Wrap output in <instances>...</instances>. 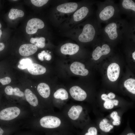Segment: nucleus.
Returning <instances> with one entry per match:
<instances>
[{"label":"nucleus","instance_id":"obj_1","mask_svg":"<svg viewBox=\"0 0 135 135\" xmlns=\"http://www.w3.org/2000/svg\"><path fill=\"white\" fill-rule=\"evenodd\" d=\"M40 123L42 127L50 130L51 132L57 131L67 132L63 129L62 120L58 116L49 115L44 116L40 119Z\"/></svg>","mask_w":135,"mask_h":135},{"label":"nucleus","instance_id":"obj_2","mask_svg":"<svg viewBox=\"0 0 135 135\" xmlns=\"http://www.w3.org/2000/svg\"><path fill=\"white\" fill-rule=\"evenodd\" d=\"M95 33L94 26L90 24H86L84 26L82 33L79 36L78 40L82 42H90L94 39Z\"/></svg>","mask_w":135,"mask_h":135},{"label":"nucleus","instance_id":"obj_3","mask_svg":"<svg viewBox=\"0 0 135 135\" xmlns=\"http://www.w3.org/2000/svg\"><path fill=\"white\" fill-rule=\"evenodd\" d=\"M20 111L18 108L14 106L4 108L0 112V119L4 120H9L17 117Z\"/></svg>","mask_w":135,"mask_h":135},{"label":"nucleus","instance_id":"obj_4","mask_svg":"<svg viewBox=\"0 0 135 135\" xmlns=\"http://www.w3.org/2000/svg\"><path fill=\"white\" fill-rule=\"evenodd\" d=\"M44 23L40 19L38 18H32L28 22L26 27V33L29 34L36 33L39 29L44 28Z\"/></svg>","mask_w":135,"mask_h":135},{"label":"nucleus","instance_id":"obj_5","mask_svg":"<svg viewBox=\"0 0 135 135\" xmlns=\"http://www.w3.org/2000/svg\"><path fill=\"white\" fill-rule=\"evenodd\" d=\"M53 97L56 100L54 104L56 106H60L63 105L64 104V102L68 99V94L65 89L61 88L54 92Z\"/></svg>","mask_w":135,"mask_h":135},{"label":"nucleus","instance_id":"obj_6","mask_svg":"<svg viewBox=\"0 0 135 135\" xmlns=\"http://www.w3.org/2000/svg\"><path fill=\"white\" fill-rule=\"evenodd\" d=\"M69 92L72 98L78 101H83L87 97V94L85 91L78 86L72 87L69 90Z\"/></svg>","mask_w":135,"mask_h":135},{"label":"nucleus","instance_id":"obj_7","mask_svg":"<svg viewBox=\"0 0 135 135\" xmlns=\"http://www.w3.org/2000/svg\"><path fill=\"white\" fill-rule=\"evenodd\" d=\"M82 110L81 106L74 105L68 108L66 115L68 118L74 123L78 119Z\"/></svg>","mask_w":135,"mask_h":135},{"label":"nucleus","instance_id":"obj_8","mask_svg":"<svg viewBox=\"0 0 135 135\" xmlns=\"http://www.w3.org/2000/svg\"><path fill=\"white\" fill-rule=\"evenodd\" d=\"M70 68L71 72L76 75L85 76L88 74V70L85 68V65L80 62H73L70 65Z\"/></svg>","mask_w":135,"mask_h":135},{"label":"nucleus","instance_id":"obj_9","mask_svg":"<svg viewBox=\"0 0 135 135\" xmlns=\"http://www.w3.org/2000/svg\"><path fill=\"white\" fill-rule=\"evenodd\" d=\"M120 68L117 63L111 64L107 69V76L109 79L111 81L114 82L118 78L120 74Z\"/></svg>","mask_w":135,"mask_h":135},{"label":"nucleus","instance_id":"obj_10","mask_svg":"<svg viewBox=\"0 0 135 135\" xmlns=\"http://www.w3.org/2000/svg\"><path fill=\"white\" fill-rule=\"evenodd\" d=\"M37 50V47L34 45L32 44H25L20 46L19 52L21 56H27L34 54Z\"/></svg>","mask_w":135,"mask_h":135},{"label":"nucleus","instance_id":"obj_11","mask_svg":"<svg viewBox=\"0 0 135 135\" xmlns=\"http://www.w3.org/2000/svg\"><path fill=\"white\" fill-rule=\"evenodd\" d=\"M79 49V47L78 45L68 43L65 44L61 46L60 51L64 54L72 55L77 53Z\"/></svg>","mask_w":135,"mask_h":135},{"label":"nucleus","instance_id":"obj_12","mask_svg":"<svg viewBox=\"0 0 135 135\" xmlns=\"http://www.w3.org/2000/svg\"><path fill=\"white\" fill-rule=\"evenodd\" d=\"M110 51V48L108 45L105 44L103 45L101 48L100 46L97 47L93 51L92 54L93 59L97 60L99 59L103 55L108 54Z\"/></svg>","mask_w":135,"mask_h":135},{"label":"nucleus","instance_id":"obj_13","mask_svg":"<svg viewBox=\"0 0 135 135\" xmlns=\"http://www.w3.org/2000/svg\"><path fill=\"white\" fill-rule=\"evenodd\" d=\"M78 6V5L76 3L70 2L59 5L57 7V10L62 12L70 13L76 10Z\"/></svg>","mask_w":135,"mask_h":135},{"label":"nucleus","instance_id":"obj_14","mask_svg":"<svg viewBox=\"0 0 135 135\" xmlns=\"http://www.w3.org/2000/svg\"><path fill=\"white\" fill-rule=\"evenodd\" d=\"M30 73L34 75H41L46 72V68L43 66L36 63H32L28 68Z\"/></svg>","mask_w":135,"mask_h":135},{"label":"nucleus","instance_id":"obj_15","mask_svg":"<svg viewBox=\"0 0 135 135\" xmlns=\"http://www.w3.org/2000/svg\"><path fill=\"white\" fill-rule=\"evenodd\" d=\"M104 30L110 39L114 40L117 38L118 34L117 31V25L116 23L112 22L109 24L105 28Z\"/></svg>","mask_w":135,"mask_h":135},{"label":"nucleus","instance_id":"obj_16","mask_svg":"<svg viewBox=\"0 0 135 135\" xmlns=\"http://www.w3.org/2000/svg\"><path fill=\"white\" fill-rule=\"evenodd\" d=\"M114 12V9L113 6H106L100 12V18L102 20H106L112 16Z\"/></svg>","mask_w":135,"mask_h":135},{"label":"nucleus","instance_id":"obj_17","mask_svg":"<svg viewBox=\"0 0 135 135\" xmlns=\"http://www.w3.org/2000/svg\"><path fill=\"white\" fill-rule=\"evenodd\" d=\"M37 90L39 94L44 98H48L50 95V87L46 83H40L38 86Z\"/></svg>","mask_w":135,"mask_h":135},{"label":"nucleus","instance_id":"obj_18","mask_svg":"<svg viewBox=\"0 0 135 135\" xmlns=\"http://www.w3.org/2000/svg\"><path fill=\"white\" fill-rule=\"evenodd\" d=\"M24 94L26 100L31 105L34 106H37L38 102L36 96L29 89H26Z\"/></svg>","mask_w":135,"mask_h":135},{"label":"nucleus","instance_id":"obj_19","mask_svg":"<svg viewBox=\"0 0 135 135\" xmlns=\"http://www.w3.org/2000/svg\"><path fill=\"white\" fill-rule=\"evenodd\" d=\"M88 11V9L87 7L85 6L81 7L74 14V20L76 22L81 20L86 16Z\"/></svg>","mask_w":135,"mask_h":135},{"label":"nucleus","instance_id":"obj_20","mask_svg":"<svg viewBox=\"0 0 135 135\" xmlns=\"http://www.w3.org/2000/svg\"><path fill=\"white\" fill-rule=\"evenodd\" d=\"M4 91L8 95H14L20 97H22L24 96V93L20 91L18 88H13L10 86H6L5 88Z\"/></svg>","mask_w":135,"mask_h":135},{"label":"nucleus","instance_id":"obj_21","mask_svg":"<svg viewBox=\"0 0 135 135\" xmlns=\"http://www.w3.org/2000/svg\"><path fill=\"white\" fill-rule=\"evenodd\" d=\"M124 87L129 92L135 94V80L133 78L127 79L124 83Z\"/></svg>","mask_w":135,"mask_h":135},{"label":"nucleus","instance_id":"obj_22","mask_svg":"<svg viewBox=\"0 0 135 135\" xmlns=\"http://www.w3.org/2000/svg\"><path fill=\"white\" fill-rule=\"evenodd\" d=\"M24 15L23 11L20 10L11 9L8 14L9 18L12 20H14L17 18L23 17Z\"/></svg>","mask_w":135,"mask_h":135},{"label":"nucleus","instance_id":"obj_23","mask_svg":"<svg viewBox=\"0 0 135 135\" xmlns=\"http://www.w3.org/2000/svg\"><path fill=\"white\" fill-rule=\"evenodd\" d=\"M108 120L106 119H103L100 122L99 127L100 129L105 132H108L113 128L114 126L108 123Z\"/></svg>","mask_w":135,"mask_h":135},{"label":"nucleus","instance_id":"obj_24","mask_svg":"<svg viewBox=\"0 0 135 135\" xmlns=\"http://www.w3.org/2000/svg\"><path fill=\"white\" fill-rule=\"evenodd\" d=\"M45 38L43 37L34 38H32L30 42L39 48H43L45 46Z\"/></svg>","mask_w":135,"mask_h":135},{"label":"nucleus","instance_id":"obj_25","mask_svg":"<svg viewBox=\"0 0 135 135\" xmlns=\"http://www.w3.org/2000/svg\"><path fill=\"white\" fill-rule=\"evenodd\" d=\"M122 6L125 9H130L135 11V3L132 0H123Z\"/></svg>","mask_w":135,"mask_h":135},{"label":"nucleus","instance_id":"obj_26","mask_svg":"<svg viewBox=\"0 0 135 135\" xmlns=\"http://www.w3.org/2000/svg\"><path fill=\"white\" fill-rule=\"evenodd\" d=\"M32 62L31 60L29 58L22 59L20 61L18 67L22 70L26 69L32 63Z\"/></svg>","mask_w":135,"mask_h":135},{"label":"nucleus","instance_id":"obj_27","mask_svg":"<svg viewBox=\"0 0 135 135\" xmlns=\"http://www.w3.org/2000/svg\"><path fill=\"white\" fill-rule=\"evenodd\" d=\"M48 0H31L32 3L35 6L40 7L46 4Z\"/></svg>","mask_w":135,"mask_h":135},{"label":"nucleus","instance_id":"obj_28","mask_svg":"<svg viewBox=\"0 0 135 135\" xmlns=\"http://www.w3.org/2000/svg\"><path fill=\"white\" fill-rule=\"evenodd\" d=\"M97 134L96 128L94 127H91L88 128L87 132L84 135H97Z\"/></svg>","mask_w":135,"mask_h":135},{"label":"nucleus","instance_id":"obj_29","mask_svg":"<svg viewBox=\"0 0 135 135\" xmlns=\"http://www.w3.org/2000/svg\"><path fill=\"white\" fill-rule=\"evenodd\" d=\"M112 100L108 98L105 101L104 104V107L107 109H111L113 108L114 107Z\"/></svg>","mask_w":135,"mask_h":135},{"label":"nucleus","instance_id":"obj_30","mask_svg":"<svg viewBox=\"0 0 135 135\" xmlns=\"http://www.w3.org/2000/svg\"><path fill=\"white\" fill-rule=\"evenodd\" d=\"M11 81L10 78L8 77H6L2 78L0 79V82L3 85H5L10 83Z\"/></svg>","mask_w":135,"mask_h":135},{"label":"nucleus","instance_id":"obj_31","mask_svg":"<svg viewBox=\"0 0 135 135\" xmlns=\"http://www.w3.org/2000/svg\"><path fill=\"white\" fill-rule=\"evenodd\" d=\"M110 117L115 121L120 120V117L118 115L117 112L115 111L112 112L110 115Z\"/></svg>","mask_w":135,"mask_h":135},{"label":"nucleus","instance_id":"obj_32","mask_svg":"<svg viewBox=\"0 0 135 135\" xmlns=\"http://www.w3.org/2000/svg\"><path fill=\"white\" fill-rule=\"evenodd\" d=\"M41 53L43 54V58L47 60H50L52 58V56L49 53L46 52L45 50L42 51Z\"/></svg>","mask_w":135,"mask_h":135},{"label":"nucleus","instance_id":"obj_33","mask_svg":"<svg viewBox=\"0 0 135 135\" xmlns=\"http://www.w3.org/2000/svg\"><path fill=\"white\" fill-rule=\"evenodd\" d=\"M50 135H68L67 132L60 131L51 132Z\"/></svg>","mask_w":135,"mask_h":135},{"label":"nucleus","instance_id":"obj_34","mask_svg":"<svg viewBox=\"0 0 135 135\" xmlns=\"http://www.w3.org/2000/svg\"><path fill=\"white\" fill-rule=\"evenodd\" d=\"M107 96L108 98L110 99L114 98L116 96L112 92L109 93Z\"/></svg>","mask_w":135,"mask_h":135},{"label":"nucleus","instance_id":"obj_35","mask_svg":"<svg viewBox=\"0 0 135 135\" xmlns=\"http://www.w3.org/2000/svg\"><path fill=\"white\" fill-rule=\"evenodd\" d=\"M38 56L39 60L41 61H43L44 60L43 54L41 53H39L38 54Z\"/></svg>","mask_w":135,"mask_h":135},{"label":"nucleus","instance_id":"obj_36","mask_svg":"<svg viewBox=\"0 0 135 135\" xmlns=\"http://www.w3.org/2000/svg\"><path fill=\"white\" fill-rule=\"evenodd\" d=\"M101 98L103 100L105 101L108 98L107 95L105 94H103L101 96Z\"/></svg>","mask_w":135,"mask_h":135},{"label":"nucleus","instance_id":"obj_37","mask_svg":"<svg viewBox=\"0 0 135 135\" xmlns=\"http://www.w3.org/2000/svg\"><path fill=\"white\" fill-rule=\"evenodd\" d=\"M120 123V120L117 121H114L112 122V124L114 126H118Z\"/></svg>","mask_w":135,"mask_h":135},{"label":"nucleus","instance_id":"obj_38","mask_svg":"<svg viewBox=\"0 0 135 135\" xmlns=\"http://www.w3.org/2000/svg\"><path fill=\"white\" fill-rule=\"evenodd\" d=\"M112 102L114 105L116 106L118 105V101L116 100H112Z\"/></svg>","mask_w":135,"mask_h":135},{"label":"nucleus","instance_id":"obj_39","mask_svg":"<svg viewBox=\"0 0 135 135\" xmlns=\"http://www.w3.org/2000/svg\"><path fill=\"white\" fill-rule=\"evenodd\" d=\"M5 46L4 43H0V51L4 49Z\"/></svg>","mask_w":135,"mask_h":135},{"label":"nucleus","instance_id":"obj_40","mask_svg":"<svg viewBox=\"0 0 135 135\" xmlns=\"http://www.w3.org/2000/svg\"><path fill=\"white\" fill-rule=\"evenodd\" d=\"M4 133V130L0 127V135H3Z\"/></svg>","mask_w":135,"mask_h":135},{"label":"nucleus","instance_id":"obj_41","mask_svg":"<svg viewBox=\"0 0 135 135\" xmlns=\"http://www.w3.org/2000/svg\"><path fill=\"white\" fill-rule=\"evenodd\" d=\"M132 56L133 59L135 60V52H134L132 54Z\"/></svg>","mask_w":135,"mask_h":135},{"label":"nucleus","instance_id":"obj_42","mask_svg":"<svg viewBox=\"0 0 135 135\" xmlns=\"http://www.w3.org/2000/svg\"><path fill=\"white\" fill-rule=\"evenodd\" d=\"M126 135H135V134L134 133L130 132L128 133Z\"/></svg>","mask_w":135,"mask_h":135},{"label":"nucleus","instance_id":"obj_43","mask_svg":"<svg viewBox=\"0 0 135 135\" xmlns=\"http://www.w3.org/2000/svg\"><path fill=\"white\" fill-rule=\"evenodd\" d=\"M2 31L0 29V38L1 36V35L2 34Z\"/></svg>","mask_w":135,"mask_h":135},{"label":"nucleus","instance_id":"obj_44","mask_svg":"<svg viewBox=\"0 0 135 135\" xmlns=\"http://www.w3.org/2000/svg\"><path fill=\"white\" fill-rule=\"evenodd\" d=\"M1 25L0 23V28H1Z\"/></svg>","mask_w":135,"mask_h":135}]
</instances>
